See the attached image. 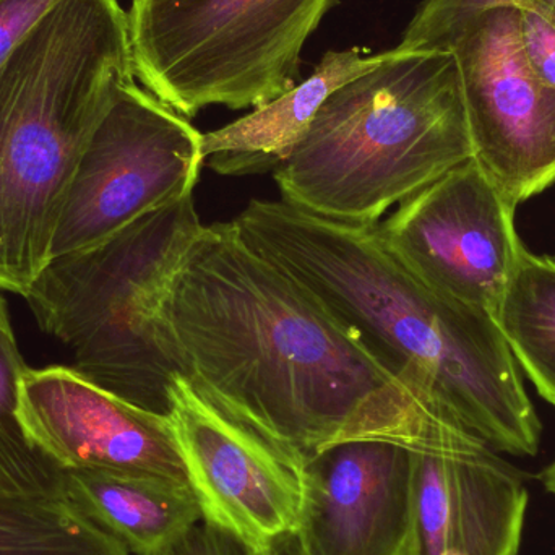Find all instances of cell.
Listing matches in <instances>:
<instances>
[{
    "label": "cell",
    "instance_id": "16",
    "mask_svg": "<svg viewBox=\"0 0 555 555\" xmlns=\"http://www.w3.org/2000/svg\"><path fill=\"white\" fill-rule=\"evenodd\" d=\"M499 328L541 398L555 408V259L527 249L499 306Z\"/></svg>",
    "mask_w": 555,
    "mask_h": 555
},
{
    "label": "cell",
    "instance_id": "13",
    "mask_svg": "<svg viewBox=\"0 0 555 555\" xmlns=\"http://www.w3.org/2000/svg\"><path fill=\"white\" fill-rule=\"evenodd\" d=\"M528 501L520 473L486 442L413 450V520L403 555H517Z\"/></svg>",
    "mask_w": 555,
    "mask_h": 555
},
{
    "label": "cell",
    "instance_id": "6",
    "mask_svg": "<svg viewBox=\"0 0 555 555\" xmlns=\"http://www.w3.org/2000/svg\"><path fill=\"white\" fill-rule=\"evenodd\" d=\"M335 0H132L130 48L145 90L181 114L259 109L293 90L300 52Z\"/></svg>",
    "mask_w": 555,
    "mask_h": 555
},
{
    "label": "cell",
    "instance_id": "14",
    "mask_svg": "<svg viewBox=\"0 0 555 555\" xmlns=\"http://www.w3.org/2000/svg\"><path fill=\"white\" fill-rule=\"evenodd\" d=\"M391 51L362 55L359 49L328 51L293 90L247 116L204 133L205 166L221 176L263 175L289 158L313 117L339 87L374 70Z\"/></svg>",
    "mask_w": 555,
    "mask_h": 555
},
{
    "label": "cell",
    "instance_id": "15",
    "mask_svg": "<svg viewBox=\"0 0 555 555\" xmlns=\"http://www.w3.org/2000/svg\"><path fill=\"white\" fill-rule=\"evenodd\" d=\"M65 501L135 555L162 553L204 518L194 489L107 469H65Z\"/></svg>",
    "mask_w": 555,
    "mask_h": 555
},
{
    "label": "cell",
    "instance_id": "20",
    "mask_svg": "<svg viewBox=\"0 0 555 555\" xmlns=\"http://www.w3.org/2000/svg\"><path fill=\"white\" fill-rule=\"evenodd\" d=\"M57 2L61 0H0V67Z\"/></svg>",
    "mask_w": 555,
    "mask_h": 555
},
{
    "label": "cell",
    "instance_id": "22",
    "mask_svg": "<svg viewBox=\"0 0 555 555\" xmlns=\"http://www.w3.org/2000/svg\"><path fill=\"white\" fill-rule=\"evenodd\" d=\"M540 478L544 488H546V491L555 498V460L546 469H544L543 473H541Z\"/></svg>",
    "mask_w": 555,
    "mask_h": 555
},
{
    "label": "cell",
    "instance_id": "8",
    "mask_svg": "<svg viewBox=\"0 0 555 555\" xmlns=\"http://www.w3.org/2000/svg\"><path fill=\"white\" fill-rule=\"evenodd\" d=\"M204 133L135 80L117 90L72 182L52 257L88 249L143 215L194 194Z\"/></svg>",
    "mask_w": 555,
    "mask_h": 555
},
{
    "label": "cell",
    "instance_id": "1",
    "mask_svg": "<svg viewBox=\"0 0 555 555\" xmlns=\"http://www.w3.org/2000/svg\"><path fill=\"white\" fill-rule=\"evenodd\" d=\"M162 322L194 390L299 465L348 440H388L414 452L485 442L250 249L233 223L202 228Z\"/></svg>",
    "mask_w": 555,
    "mask_h": 555
},
{
    "label": "cell",
    "instance_id": "21",
    "mask_svg": "<svg viewBox=\"0 0 555 555\" xmlns=\"http://www.w3.org/2000/svg\"><path fill=\"white\" fill-rule=\"evenodd\" d=\"M267 555H306L296 531L281 534L266 546Z\"/></svg>",
    "mask_w": 555,
    "mask_h": 555
},
{
    "label": "cell",
    "instance_id": "5",
    "mask_svg": "<svg viewBox=\"0 0 555 555\" xmlns=\"http://www.w3.org/2000/svg\"><path fill=\"white\" fill-rule=\"evenodd\" d=\"M202 228L194 194L185 195L88 249L52 257L25 296L42 332L74 351L78 374L168 420L181 369L162 307Z\"/></svg>",
    "mask_w": 555,
    "mask_h": 555
},
{
    "label": "cell",
    "instance_id": "18",
    "mask_svg": "<svg viewBox=\"0 0 555 555\" xmlns=\"http://www.w3.org/2000/svg\"><path fill=\"white\" fill-rule=\"evenodd\" d=\"M0 555H129L59 499L0 498Z\"/></svg>",
    "mask_w": 555,
    "mask_h": 555
},
{
    "label": "cell",
    "instance_id": "12",
    "mask_svg": "<svg viewBox=\"0 0 555 555\" xmlns=\"http://www.w3.org/2000/svg\"><path fill=\"white\" fill-rule=\"evenodd\" d=\"M296 534L306 555H403L413 520V450L348 440L300 465Z\"/></svg>",
    "mask_w": 555,
    "mask_h": 555
},
{
    "label": "cell",
    "instance_id": "4",
    "mask_svg": "<svg viewBox=\"0 0 555 555\" xmlns=\"http://www.w3.org/2000/svg\"><path fill=\"white\" fill-rule=\"evenodd\" d=\"M473 158L453 55L397 46L387 62L330 94L273 172L281 201L299 210L378 224Z\"/></svg>",
    "mask_w": 555,
    "mask_h": 555
},
{
    "label": "cell",
    "instance_id": "7",
    "mask_svg": "<svg viewBox=\"0 0 555 555\" xmlns=\"http://www.w3.org/2000/svg\"><path fill=\"white\" fill-rule=\"evenodd\" d=\"M398 48L453 55L473 159L515 204L555 184V88L531 65L515 0H424Z\"/></svg>",
    "mask_w": 555,
    "mask_h": 555
},
{
    "label": "cell",
    "instance_id": "3",
    "mask_svg": "<svg viewBox=\"0 0 555 555\" xmlns=\"http://www.w3.org/2000/svg\"><path fill=\"white\" fill-rule=\"evenodd\" d=\"M132 80L119 0H61L0 67V289L25 297L52 259L81 156Z\"/></svg>",
    "mask_w": 555,
    "mask_h": 555
},
{
    "label": "cell",
    "instance_id": "11",
    "mask_svg": "<svg viewBox=\"0 0 555 555\" xmlns=\"http://www.w3.org/2000/svg\"><path fill=\"white\" fill-rule=\"evenodd\" d=\"M20 421L62 468L156 476L192 488L171 421L127 403L74 367L29 369Z\"/></svg>",
    "mask_w": 555,
    "mask_h": 555
},
{
    "label": "cell",
    "instance_id": "2",
    "mask_svg": "<svg viewBox=\"0 0 555 555\" xmlns=\"http://www.w3.org/2000/svg\"><path fill=\"white\" fill-rule=\"evenodd\" d=\"M233 224L414 390L495 452L537 455L543 426L498 320L417 280L377 224L326 220L283 201H253Z\"/></svg>",
    "mask_w": 555,
    "mask_h": 555
},
{
    "label": "cell",
    "instance_id": "17",
    "mask_svg": "<svg viewBox=\"0 0 555 555\" xmlns=\"http://www.w3.org/2000/svg\"><path fill=\"white\" fill-rule=\"evenodd\" d=\"M26 371L0 294V498L65 501V468L29 439L20 421V387Z\"/></svg>",
    "mask_w": 555,
    "mask_h": 555
},
{
    "label": "cell",
    "instance_id": "19",
    "mask_svg": "<svg viewBox=\"0 0 555 555\" xmlns=\"http://www.w3.org/2000/svg\"><path fill=\"white\" fill-rule=\"evenodd\" d=\"M156 555H267L263 547L247 541L236 531L202 518L194 527Z\"/></svg>",
    "mask_w": 555,
    "mask_h": 555
},
{
    "label": "cell",
    "instance_id": "10",
    "mask_svg": "<svg viewBox=\"0 0 555 555\" xmlns=\"http://www.w3.org/2000/svg\"><path fill=\"white\" fill-rule=\"evenodd\" d=\"M171 421L204 518L266 550L296 531L302 504L299 463L228 414L179 374L172 382Z\"/></svg>",
    "mask_w": 555,
    "mask_h": 555
},
{
    "label": "cell",
    "instance_id": "9",
    "mask_svg": "<svg viewBox=\"0 0 555 555\" xmlns=\"http://www.w3.org/2000/svg\"><path fill=\"white\" fill-rule=\"evenodd\" d=\"M517 207L469 159L398 205L377 230L417 280L495 319L525 250L515 228Z\"/></svg>",
    "mask_w": 555,
    "mask_h": 555
},
{
    "label": "cell",
    "instance_id": "23",
    "mask_svg": "<svg viewBox=\"0 0 555 555\" xmlns=\"http://www.w3.org/2000/svg\"><path fill=\"white\" fill-rule=\"evenodd\" d=\"M547 7H550L551 15H553L555 22V0H546Z\"/></svg>",
    "mask_w": 555,
    "mask_h": 555
}]
</instances>
